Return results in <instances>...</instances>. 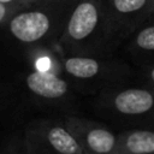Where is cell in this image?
Returning <instances> with one entry per match:
<instances>
[{"label":"cell","mask_w":154,"mask_h":154,"mask_svg":"<svg viewBox=\"0 0 154 154\" xmlns=\"http://www.w3.org/2000/svg\"><path fill=\"white\" fill-rule=\"evenodd\" d=\"M120 45L105 0H77L58 42L72 55H111Z\"/></svg>","instance_id":"obj_1"},{"label":"cell","mask_w":154,"mask_h":154,"mask_svg":"<svg viewBox=\"0 0 154 154\" xmlns=\"http://www.w3.org/2000/svg\"><path fill=\"white\" fill-rule=\"evenodd\" d=\"M37 7L14 13L8 22L11 35L26 45L55 43L65 29L77 0L36 1Z\"/></svg>","instance_id":"obj_2"},{"label":"cell","mask_w":154,"mask_h":154,"mask_svg":"<svg viewBox=\"0 0 154 154\" xmlns=\"http://www.w3.org/2000/svg\"><path fill=\"white\" fill-rule=\"evenodd\" d=\"M101 114L135 128L154 129V88L118 84L100 91L95 100Z\"/></svg>","instance_id":"obj_3"},{"label":"cell","mask_w":154,"mask_h":154,"mask_svg":"<svg viewBox=\"0 0 154 154\" xmlns=\"http://www.w3.org/2000/svg\"><path fill=\"white\" fill-rule=\"evenodd\" d=\"M61 67L73 88L100 93L103 89L126 83L132 70L124 61L111 55H61Z\"/></svg>","instance_id":"obj_4"},{"label":"cell","mask_w":154,"mask_h":154,"mask_svg":"<svg viewBox=\"0 0 154 154\" xmlns=\"http://www.w3.org/2000/svg\"><path fill=\"white\" fill-rule=\"evenodd\" d=\"M30 154H85L65 123L45 120L29 130Z\"/></svg>","instance_id":"obj_5"},{"label":"cell","mask_w":154,"mask_h":154,"mask_svg":"<svg viewBox=\"0 0 154 154\" xmlns=\"http://www.w3.org/2000/svg\"><path fill=\"white\" fill-rule=\"evenodd\" d=\"M109 20L120 43L154 16V0H105Z\"/></svg>","instance_id":"obj_6"},{"label":"cell","mask_w":154,"mask_h":154,"mask_svg":"<svg viewBox=\"0 0 154 154\" xmlns=\"http://www.w3.org/2000/svg\"><path fill=\"white\" fill-rule=\"evenodd\" d=\"M63 122L85 154H116L118 134L109 128L77 116H69Z\"/></svg>","instance_id":"obj_7"},{"label":"cell","mask_w":154,"mask_h":154,"mask_svg":"<svg viewBox=\"0 0 154 154\" xmlns=\"http://www.w3.org/2000/svg\"><path fill=\"white\" fill-rule=\"evenodd\" d=\"M26 88L35 96L47 101H66L73 94L71 82L51 71L35 70L25 77Z\"/></svg>","instance_id":"obj_8"},{"label":"cell","mask_w":154,"mask_h":154,"mask_svg":"<svg viewBox=\"0 0 154 154\" xmlns=\"http://www.w3.org/2000/svg\"><path fill=\"white\" fill-rule=\"evenodd\" d=\"M116 154H154V129L123 130L118 134Z\"/></svg>","instance_id":"obj_9"},{"label":"cell","mask_w":154,"mask_h":154,"mask_svg":"<svg viewBox=\"0 0 154 154\" xmlns=\"http://www.w3.org/2000/svg\"><path fill=\"white\" fill-rule=\"evenodd\" d=\"M128 41V49L132 55H154V16L142 24Z\"/></svg>","instance_id":"obj_10"},{"label":"cell","mask_w":154,"mask_h":154,"mask_svg":"<svg viewBox=\"0 0 154 154\" xmlns=\"http://www.w3.org/2000/svg\"><path fill=\"white\" fill-rule=\"evenodd\" d=\"M142 79L143 84H147L149 87L154 88V64L149 65L146 70L142 71Z\"/></svg>","instance_id":"obj_11"},{"label":"cell","mask_w":154,"mask_h":154,"mask_svg":"<svg viewBox=\"0 0 154 154\" xmlns=\"http://www.w3.org/2000/svg\"><path fill=\"white\" fill-rule=\"evenodd\" d=\"M7 16H8V7H7V5L0 2V23H1Z\"/></svg>","instance_id":"obj_12"},{"label":"cell","mask_w":154,"mask_h":154,"mask_svg":"<svg viewBox=\"0 0 154 154\" xmlns=\"http://www.w3.org/2000/svg\"><path fill=\"white\" fill-rule=\"evenodd\" d=\"M17 1H19V2H22L24 5H30V4L34 2V0H0V2L5 4V5H12L13 2H17Z\"/></svg>","instance_id":"obj_13"},{"label":"cell","mask_w":154,"mask_h":154,"mask_svg":"<svg viewBox=\"0 0 154 154\" xmlns=\"http://www.w3.org/2000/svg\"><path fill=\"white\" fill-rule=\"evenodd\" d=\"M36 1H54V0H34V2H36Z\"/></svg>","instance_id":"obj_14"}]
</instances>
